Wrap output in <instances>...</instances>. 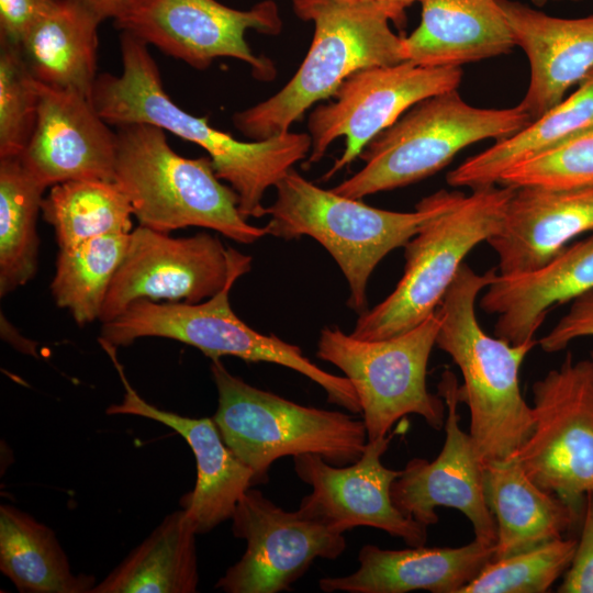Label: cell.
Masks as SVG:
<instances>
[{
	"instance_id": "obj_15",
	"label": "cell",
	"mask_w": 593,
	"mask_h": 593,
	"mask_svg": "<svg viewBox=\"0 0 593 593\" xmlns=\"http://www.w3.org/2000/svg\"><path fill=\"white\" fill-rule=\"evenodd\" d=\"M232 532L246 540L242 558L215 584L226 593H279L290 589L316 558L337 559L343 533L296 511H286L248 489L232 515Z\"/></svg>"
},
{
	"instance_id": "obj_11",
	"label": "cell",
	"mask_w": 593,
	"mask_h": 593,
	"mask_svg": "<svg viewBox=\"0 0 593 593\" xmlns=\"http://www.w3.org/2000/svg\"><path fill=\"white\" fill-rule=\"evenodd\" d=\"M532 391L533 432L508 458L582 513L585 495L593 492V363L568 353Z\"/></svg>"
},
{
	"instance_id": "obj_7",
	"label": "cell",
	"mask_w": 593,
	"mask_h": 593,
	"mask_svg": "<svg viewBox=\"0 0 593 593\" xmlns=\"http://www.w3.org/2000/svg\"><path fill=\"white\" fill-rule=\"evenodd\" d=\"M219 405L213 421L227 447L255 473L268 480L275 460L315 454L335 466L356 462L368 443L363 421L353 415L300 405L255 388L212 360Z\"/></svg>"
},
{
	"instance_id": "obj_12",
	"label": "cell",
	"mask_w": 593,
	"mask_h": 593,
	"mask_svg": "<svg viewBox=\"0 0 593 593\" xmlns=\"http://www.w3.org/2000/svg\"><path fill=\"white\" fill-rule=\"evenodd\" d=\"M251 268V257L225 247L217 236L171 237L138 225L108 289L99 321L120 316L133 302L168 300L199 303Z\"/></svg>"
},
{
	"instance_id": "obj_21",
	"label": "cell",
	"mask_w": 593,
	"mask_h": 593,
	"mask_svg": "<svg viewBox=\"0 0 593 593\" xmlns=\"http://www.w3.org/2000/svg\"><path fill=\"white\" fill-rule=\"evenodd\" d=\"M499 3L529 61V86L519 104L534 121L593 71V14L557 18L518 1Z\"/></svg>"
},
{
	"instance_id": "obj_28",
	"label": "cell",
	"mask_w": 593,
	"mask_h": 593,
	"mask_svg": "<svg viewBox=\"0 0 593 593\" xmlns=\"http://www.w3.org/2000/svg\"><path fill=\"white\" fill-rule=\"evenodd\" d=\"M195 535L186 510L172 512L91 593L197 592Z\"/></svg>"
},
{
	"instance_id": "obj_2",
	"label": "cell",
	"mask_w": 593,
	"mask_h": 593,
	"mask_svg": "<svg viewBox=\"0 0 593 593\" xmlns=\"http://www.w3.org/2000/svg\"><path fill=\"white\" fill-rule=\"evenodd\" d=\"M496 272L491 269L479 275L463 264L437 307L440 325L436 346L461 372L458 399L469 409V435L482 465L508 458L534 428L533 409L519 388V370L538 342L513 345L492 337L475 314L477 298Z\"/></svg>"
},
{
	"instance_id": "obj_27",
	"label": "cell",
	"mask_w": 593,
	"mask_h": 593,
	"mask_svg": "<svg viewBox=\"0 0 593 593\" xmlns=\"http://www.w3.org/2000/svg\"><path fill=\"white\" fill-rule=\"evenodd\" d=\"M593 130V71L569 97L516 134L496 141L449 171L451 187L477 189L497 184L511 167Z\"/></svg>"
},
{
	"instance_id": "obj_3",
	"label": "cell",
	"mask_w": 593,
	"mask_h": 593,
	"mask_svg": "<svg viewBox=\"0 0 593 593\" xmlns=\"http://www.w3.org/2000/svg\"><path fill=\"white\" fill-rule=\"evenodd\" d=\"M275 189L276 200L267 208V235L284 239L306 235L324 246L347 280L349 307L359 314L367 311L368 281L377 265L462 194L439 190L422 199L413 212H395L322 189L294 168Z\"/></svg>"
},
{
	"instance_id": "obj_37",
	"label": "cell",
	"mask_w": 593,
	"mask_h": 593,
	"mask_svg": "<svg viewBox=\"0 0 593 593\" xmlns=\"http://www.w3.org/2000/svg\"><path fill=\"white\" fill-rule=\"evenodd\" d=\"M593 336V289L571 302L567 313L538 340L545 353H558L578 338Z\"/></svg>"
},
{
	"instance_id": "obj_25",
	"label": "cell",
	"mask_w": 593,
	"mask_h": 593,
	"mask_svg": "<svg viewBox=\"0 0 593 593\" xmlns=\"http://www.w3.org/2000/svg\"><path fill=\"white\" fill-rule=\"evenodd\" d=\"M486 504L495 519L494 559L562 538L582 513L534 483L511 458L483 465Z\"/></svg>"
},
{
	"instance_id": "obj_22",
	"label": "cell",
	"mask_w": 593,
	"mask_h": 593,
	"mask_svg": "<svg viewBox=\"0 0 593 593\" xmlns=\"http://www.w3.org/2000/svg\"><path fill=\"white\" fill-rule=\"evenodd\" d=\"M593 289V232L566 246L540 267L496 272L484 289L480 307L497 316L496 337L518 345L535 339L549 311Z\"/></svg>"
},
{
	"instance_id": "obj_17",
	"label": "cell",
	"mask_w": 593,
	"mask_h": 593,
	"mask_svg": "<svg viewBox=\"0 0 593 593\" xmlns=\"http://www.w3.org/2000/svg\"><path fill=\"white\" fill-rule=\"evenodd\" d=\"M458 387L455 373L446 369L438 383L447 411L444 446L433 461L411 459L393 481L391 496L404 515L426 527L438 522L436 507L458 510L470 521L475 540L495 546L496 524L484 495L483 465L459 424Z\"/></svg>"
},
{
	"instance_id": "obj_34",
	"label": "cell",
	"mask_w": 593,
	"mask_h": 593,
	"mask_svg": "<svg viewBox=\"0 0 593 593\" xmlns=\"http://www.w3.org/2000/svg\"><path fill=\"white\" fill-rule=\"evenodd\" d=\"M37 80L21 49L0 41V159L20 157L36 123Z\"/></svg>"
},
{
	"instance_id": "obj_6",
	"label": "cell",
	"mask_w": 593,
	"mask_h": 593,
	"mask_svg": "<svg viewBox=\"0 0 593 593\" xmlns=\"http://www.w3.org/2000/svg\"><path fill=\"white\" fill-rule=\"evenodd\" d=\"M530 123L521 104L477 108L457 89L432 96L377 135L359 156L365 166L332 190L362 199L417 182L441 170L461 149L483 139L507 138Z\"/></svg>"
},
{
	"instance_id": "obj_18",
	"label": "cell",
	"mask_w": 593,
	"mask_h": 593,
	"mask_svg": "<svg viewBox=\"0 0 593 593\" xmlns=\"http://www.w3.org/2000/svg\"><path fill=\"white\" fill-rule=\"evenodd\" d=\"M38 107L32 136L20 155L44 188L71 180L114 181L116 132L90 98L37 81Z\"/></svg>"
},
{
	"instance_id": "obj_42",
	"label": "cell",
	"mask_w": 593,
	"mask_h": 593,
	"mask_svg": "<svg viewBox=\"0 0 593 593\" xmlns=\"http://www.w3.org/2000/svg\"><path fill=\"white\" fill-rule=\"evenodd\" d=\"M534 4L541 7L544 5L548 0H530Z\"/></svg>"
},
{
	"instance_id": "obj_36",
	"label": "cell",
	"mask_w": 593,
	"mask_h": 593,
	"mask_svg": "<svg viewBox=\"0 0 593 593\" xmlns=\"http://www.w3.org/2000/svg\"><path fill=\"white\" fill-rule=\"evenodd\" d=\"M558 592L593 593V492L585 495L580 538Z\"/></svg>"
},
{
	"instance_id": "obj_1",
	"label": "cell",
	"mask_w": 593,
	"mask_h": 593,
	"mask_svg": "<svg viewBox=\"0 0 593 593\" xmlns=\"http://www.w3.org/2000/svg\"><path fill=\"white\" fill-rule=\"evenodd\" d=\"M122 72L98 75L90 100L110 125L149 123L202 147L216 176L238 195L246 217H262L265 192L311 150L309 133L287 132L267 139L243 142L210 125L206 118L186 112L164 89L148 45L122 32Z\"/></svg>"
},
{
	"instance_id": "obj_19",
	"label": "cell",
	"mask_w": 593,
	"mask_h": 593,
	"mask_svg": "<svg viewBox=\"0 0 593 593\" xmlns=\"http://www.w3.org/2000/svg\"><path fill=\"white\" fill-rule=\"evenodd\" d=\"M104 350L114 362L125 394L120 404H112L107 413L137 415L157 421L182 436L194 455L197 481L193 490L182 496L186 510L198 534H204L232 517L242 495L256 484L254 471L224 443L213 418H192L160 410L139 396L125 378L115 355V347Z\"/></svg>"
},
{
	"instance_id": "obj_23",
	"label": "cell",
	"mask_w": 593,
	"mask_h": 593,
	"mask_svg": "<svg viewBox=\"0 0 593 593\" xmlns=\"http://www.w3.org/2000/svg\"><path fill=\"white\" fill-rule=\"evenodd\" d=\"M495 546L473 540L460 547L412 546L402 550L365 545L358 555L359 568L351 574L323 578V592L459 593L480 570L494 559Z\"/></svg>"
},
{
	"instance_id": "obj_35",
	"label": "cell",
	"mask_w": 593,
	"mask_h": 593,
	"mask_svg": "<svg viewBox=\"0 0 593 593\" xmlns=\"http://www.w3.org/2000/svg\"><path fill=\"white\" fill-rule=\"evenodd\" d=\"M497 184L513 188L593 187V130L511 167Z\"/></svg>"
},
{
	"instance_id": "obj_24",
	"label": "cell",
	"mask_w": 593,
	"mask_h": 593,
	"mask_svg": "<svg viewBox=\"0 0 593 593\" xmlns=\"http://www.w3.org/2000/svg\"><path fill=\"white\" fill-rule=\"evenodd\" d=\"M419 25L403 37L406 60L430 67L465 64L516 46L499 0H422Z\"/></svg>"
},
{
	"instance_id": "obj_32",
	"label": "cell",
	"mask_w": 593,
	"mask_h": 593,
	"mask_svg": "<svg viewBox=\"0 0 593 593\" xmlns=\"http://www.w3.org/2000/svg\"><path fill=\"white\" fill-rule=\"evenodd\" d=\"M130 233L98 236L60 247L51 292L78 325L99 320L110 283L125 255Z\"/></svg>"
},
{
	"instance_id": "obj_41",
	"label": "cell",
	"mask_w": 593,
	"mask_h": 593,
	"mask_svg": "<svg viewBox=\"0 0 593 593\" xmlns=\"http://www.w3.org/2000/svg\"><path fill=\"white\" fill-rule=\"evenodd\" d=\"M388 12L391 21L396 25L405 23V9L422 0H377Z\"/></svg>"
},
{
	"instance_id": "obj_33",
	"label": "cell",
	"mask_w": 593,
	"mask_h": 593,
	"mask_svg": "<svg viewBox=\"0 0 593 593\" xmlns=\"http://www.w3.org/2000/svg\"><path fill=\"white\" fill-rule=\"evenodd\" d=\"M577 540L559 538L492 559L459 593H544L567 571Z\"/></svg>"
},
{
	"instance_id": "obj_30",
	"label": "cell",
	"mask_w": 593,
	"mask_h": 593,
	"mask_svg": "<svg viewBox=\"0 0 593 593\" xmlns=\"http://www.w3.org/2000/svg\"><path fill=\"white\" fill-rule=\"evenodd\" d=\"M44 188L19 157L0 159V295L35 275L40 239L36 220Z\"/></svg>"
},
{
	"instance_id": "obj_26",
	"label": "cell",
	"mask_w": 593,
	"mask_h": 593,
	"mask_svg": "<svg viewBox=\"0 0 593 593\" xmlns=\"http://www.w3.org/2000/svg\"><path fill=\"white\" fill-rule=\"evenodd\" d=\"M101 22L79 0H57L19 46L33 77L41 83L71 89L90 98L98 77Z\"/></svg>"
},
{
	"instance_id": "obj_31",
	"label": "cell",
	"mask_w": 593,
	"mask_h": 593,
	"mask_svg": "<svg viewBox=\"0 0 593 593\" xmlns=\"http://www.w3.org/2000/svg\"><path fill=\"white\" fill-rule=\"evenodd\" d=\"M58 247L98 236L132 232L133 210L115 181L71 180L51 187L41 204Z\"/></svg>"
},
{
	"instance_id": "obj_9",
	"label": "cell",
	"mask_w": 593,
	"mask_h": 593,
	"mask_svg": "<svg viewBox=\"0 0 593 593\" xmlns=\"http://www.w3.org/2000/svg\"><path fill=\"white\" fill-rule=\"evenodd\" d=\"M238 278H231L215 295L194 304L137 300L120 316L102 324L99 340L116 347L141 337H165L191 345L212 360L234 356L249 362L280 365L317 383L328 402L361 413L349 379L323 370L298 346L253 329L235 314L228 294Z\"/></svg>"
},
{
	"instance_id": "obj_14",
	"label": "cell",
	"mask_w": 593,
	"mask_h": 593,
	"mask_svg": "<svg viewBox=\"0 0 593 593\" xmlns=\"http://www.w3.org/2000/svg\"><path fill=\"white\" fill-rule=\"evenodd\" d=\"M461 78L460 67H430L411 60L356 71L336 89L332 101L311 112L307 127L312 145L306 165L320 161L329 145L344 137L342 156L323 177L331 179L413 105L457 89Z\"/></svg>"
},
{
	"instance_id": "obj_29",
	"label": "cell",
	"mask_w": 593,
	"mask_h": 593,
	"mask_svg": "<svg viewBox=\"0 0 593 593\" xmlns=\"http://www.w3.org/2000/svg\"><path fill=\"white\" fill-rule=\"evenodd\" d=\"M0 570L24 593H91L97 584L71 572L49 527L8 504L0 506Z\"/></svg>"
},
{
	"instance_id": "obj_4",
	"label": "cell",
	"mask_w": 593,
	"mask_h": 593,
	"mask_svg": "<svg viewBox=\"0 0 593 593\" xmlns=\"http://www.w3.org/2000/svg\"><path fill=\"white\" fill-rule=\"evenodd\" d=\"M116 127L114 181L138 225L164 233L205 227L246 245L267 235L265 226L249 224L240 213L238 195L221 182L210 157L179 155L154 124Z\"/></svg>"
},
{
	"instance_id": "obj_40",
	"label": "cell",
	"mask_w": 593,
	"mask_h": 593,
	"mask_svg": "<svg viewBox=\"0 0 593 593\" xmlns=\"http://www.w3.org/2000/svg\"><path fill=\"white\" fill-rule=\"evenodd\" d=\"M88 7L103 22L114 19L124 8L128 0H79Z\"/></svg>"
},
{
	"instance_id": "obj_5",
	"label": "cell",
	"mask_w": 593,
	"mask_h": 593,
	"mask_svg": "<svg viewBox=\"0 0 593 593\" xmlns=\"http://www.w3.org/2000/svg\"><path fill=\"white\" fill-rule=\"evenodd\" d=\"M314 35L294 76L277 93L233 116L251 141L289 132L313 104L329 99L358 70L406 60L403 37L377 0L332 4L312 15Z\"/></svg>"
},
{
	"instance_id": "obj_13",
	"label": "cell",
	"mask_w": 593,
	"mask_h": 593,
	"mask_svg": "<svg viewBox=\"0 0 593 593\" xmlns=\"http://www.w3.org/2000/svg\"><path fill=\"white\" fill-rule=\"evenodd\" d=\"M113 21L122 32L195 69L230 57L247 63L259 80L276 75L272 61L256 56L245 37L250 29L270 35L281 31L273 0L260 1L248 10L216 0H128Z\"/></svg>"
},
{
	"instance_id": "obj_43",
	"label": "cell",
	"mask_w": 593,
	"mask_h": 593,
	"mask_svg": "<svg viewBox=\"0 0 593 593\" xmlns=\"http://www.w3.org/2000/svg\"><path fill=\"white\" fill-rule=\"evenodd\" d=\"M590 360H591L592 363H593V351L591 353V358H590Z\"/></svg>"
},
{
	"instance_id": "obj_10",
	"label": "cell",
	"mask_w": 593,
	"mask_h": 593,
	"mask_svg": "<svg viewBox=\"0 0 593 593\" xmlns=\"http://www.w3.org/2000/svg\"><path fill=\"white\" fill-rule=\"evenodd\" d=\"M439 325L436 310L415 327L384 339L366 340L338 328L322 329L316 355L339 368L351 382L368 440L385 437L407 414L422 416L436 430L445 425V401L426 384Z\"/></svg>"
},
{
	"instance_id": "obj_20",
	"label": "cell",
	"mask_w": 593,
	"mask_h": 593,
	"mask_svg": "<svg viewBox=\"0 0 593 593\" xmlns=\"http://www.w3.org/2000/svg\"><path fill=\"white\" fill-rule=\"evenodd\" d=\"M593 232V187L514 188L503 223L486 243L497 256V272L536 269L574 237Z\"/></svg>"
},
{
	"instance_id": "obj_39",
	"label": "cell",
	"mask_w": 593,
	"mask_h": 593,
	"mask_svg": "<svg viewBox=\"0 0 593 593\" xmlns=\"http://www.w3.org/2000/svg\"><path fill=\"white\" fill-rule=\"evenodd\" d=\"M363 0H292L295 14L304 20L310 21L314 12L318 9L332 4H350Z\"/></svg>"
},
{
	"instance_id": "obj_38",
	"label": "cell",
	"mask_w": 593,
	"mask_h": 593,
	"mask_svg": "<svg viewBox=\"0 0 593 593\" xmlns=\"http://www.w3.org/2000/svg\"><path fill=\"white\" fill-rule=\"evenodd\" d=\"M57 0H0V41L20 46Z\"/></svg>"
},
{
	"instance_id": "obj_16",
	"label": "cell",
	"mask_w": 593,
	"mask_h": 593,
	"mask_svg": "<svg viewBox=\"0 0 593 593\" xmlns=\"http://www.w3.org/2000/svg\"><path fill=\"white\" fill-rule=\"evenodd\" d=\"M390 440L391 436L368 440L361 457L347 466L328 463L315 454L294 456L296 475L312 488L299 510L338 533L368 526L413 547L425 545L427 527L404 515L392 501L391 486L401 470L381 462Z\"/></svg>"
},
{
	"instance_id": "obj_8",
	"label": "cell",
	"mask_w": 593,
	"mask_h": 593,
	"mask_svg": "<svg viewBox=\"0 0 593 593\" xmlns=\"http://www.w3.org/2000/svg\"><path fill=\"white\" fill-rule=\"evenodd\" d=\"M514 188L473 189L430 220L405 244V266L395 289L361 313L351 336L384 339L404 333L433 314L454 282L466 256L496 233Z\"/></svg>"
}]
</instances>
